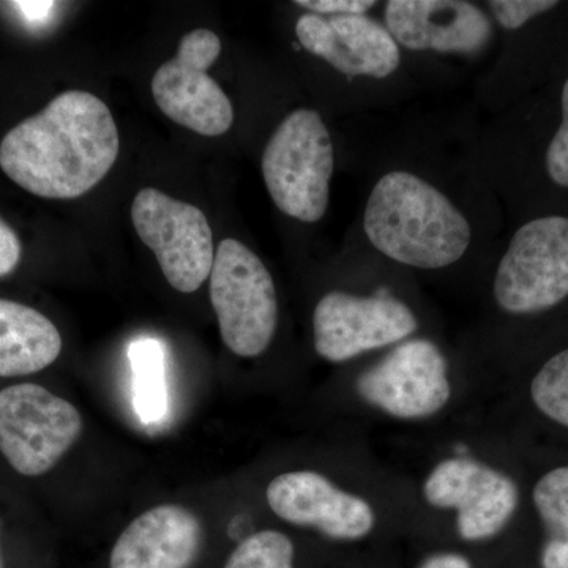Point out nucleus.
Returning <instances> with one entry per match:
<instances>
[{
    "mask_svg": "<svg viewBox=\"0 0 568 568\" xmlns=\"http://www.w3.org/2000/svg\"><path fill=\"white\" fill-rule=\"evenodd\" d=\"M119 149L110 108L93 93L67 91L3 136L0 168L36 196L74 200L106 178Z\"/></svg>",
    "mask_w": 568,
    "mask_h": 568,
    "instance_id": "f257e3e1",
    "label": "nucleus"
},
{
    "mask_svg": "<svg viewBox=\"0 0 568 568\" xmlns=\"http://www.w3.org/2000/svg\"><path fill=\"white\" fill-rule=\"evenodd\" d=\"M364 230L388 260L424 271L457 263L473 239L457 205L409 171H392L377 181L366 201Z\"/></svg>",
    "mask_w": 568,
    "mask_h": 568,
    "instance_id": "f03ea898",
    "label": "nucleus"
},
{
    "mask_svg": "<svg viewBox=\"0 0 568 568\" xmlns=\"http://www.w3.org/2000/svg\"><path fill=\"white\" fill-rule=\"evenodd\" d=\"M261 168L267 192L284 215L320 222L327 212L335 168L334 142L320 112H291L265 145Z\"/></svg>",
    "mask_w": 568,
    "mask_h": 568,
    "instance_id": "7ed1b4c3",
    "label": "nucleus"
},
{
    "mask_svg": "<svg viewBox=\"0 0 568 568\" xmlns=\"http://www.w3.org/2000/svg\"><path fill=\"white\" fill-rule=\"evenodd\" d=\"M211 302L227 349L239 357L267 351L278 324L274 278L242 242L224 239L211 272Z\"/></svg>",
    "mask_w": 568,
    "mask_h": 568,
    "instance_id": "20e7f679",
    "label": "nucleus"
},
{
    "mask_svg": "<svg viewBox=\"0 0 568 568\" xmlns=\"http://www.w3.org/2000/svg\"><path fill=\"white\" fill-rule=\"evenodd\" d=\"M493 293L510 315L547 312L566 301L567 216H541L519 227L497 267Z\"/></svg>",
    "mask_w": 568,
    "mask_h": 568,
    "instance_id": "39448f33",
    "label": "nucleus"
},
{
    "mask_svg": "<svg viewBox=\"0 0 568 568\" xmlns=\"http://www.w3.org/2000/svg\"><path fill=\"white\" fill-rule=\"evenodd\" d=\"M77 407L37 384L0 390V454L18 474L50 473L82 433Z\"/></svg>",
    "mask_w": 568,
    "mask_h": 568,
    "instance_id": "423d86ee",
    "label": "nucleus"
},
{
    "mask_svg": "<svg viewBox=\"0 0 568 568\" xmlns=\"http://www.w3.org/2000/svg\"><path fill=\"white\" fill-rule=\"evenodd\" d=\"M132 222L175 291L192 294L203 286L215 254L212 227L201 209L144 189L134 196Z\"/></svg>",
    "mask_w": 568,
    "mask_h": 568,
    "instance_id": "0eeeda50",
    "label": "nucleus"
},
{
    "mask_svg": "<svg viewBox=\"0 0 568 568\" xmlns=\"http://www.w3.org/2000/svg\"><path fill=\"white\" fill-rule=\"evenodd\" d=\"M222 41L209 29L185 33L178 54L152 78V95L171 121L203 136H222L234 123V108L207 70L219 59Z\"/></svg>",
    "mask_w": 568,
    "mask_h": 568,
    "instance_id": "6e6552de",
    "label": "nucleus"
},
{
    "mask_svg": "<svg viewBox=\"0 0 568 568\" xmlns=\"http://www.w3.org/2000/svg\"><path fill=\"white\" fill-rule=\"evenodd\" d=\"M418 328L413 310L394 295H354L332 291L313 313L316 353L342 364L381 347L396 345Z\"/></svg>",
    "mask_w": 568,
    "mask_h": 568,
    "instance_id": "1a4fd4ad",
    "label": "nucleus"
},
{
    "mask_svg": "<svg viewBox=\"0 0 568 568\" xmlns=\"http://www.w3.org/2000/svg\"><path fill=\"white\" fill-rule=\"evenodd\" d=\"M357 392L390 417L422 420L436 416L452 396L446 357L429 339H407L358 377Z\"/></svg>",
    "mask_w": 568,
    "mask_h": 568,
    "instance_id": "9d476101",
    "label": "nucleus"
},
{
    "mask_svg": "<svg viewBox=\"0 0 568 568\" xmlns=\"http://www.w3.org/2000/svg\"><path fill=\"white\" fill-rule=\"evenodd\" d=\"M426 503L457 510V529L467 541L497 536L519 504L517 484L506 474L470 458H448L426 477Z\"/></svg>",
    "mask_w": 568,
    "mask_h": 568,
    "instance_id": "9b49d317",
    "label": "nucleus"
},
{
    "mask_svg": "<svg viewBox=\"0 0 568 568\" xmlns=\"http://www.w3.org/2000/svg\"><path fill=\"white\" fill-rule=\"evenodd\" d=\"M265 497L283 521L320 530L334 540H361L375 529V508L368 500L313 470L280 474Z\"/></svg>",
    "mask_w": 568,
    "mask_h": 568,
    "instance_id": "f8f14e48",
    "label": "nucleus"
},
{
    "mask_svg": "<svg viewBox=\"0 0 568 568\" xmlns=\"http://www.w3.org/2000/svg\"><path fill=\"white\" fill-rule=\"evenodd\" d=\"M387 31L409 51L477 54L493 39L487 14L465 0H392Z\"/></svg>",
    "mask_w": 568,
    "mask_h": 568,
    "instance_id": "ddd939ff",
    "label": "nucleus"
},
{
    "mask_svg": "<svg viewBox=\"0 0 568 568\" xmlns=\"http://www.w3.org/2000/svg\"><path fill=\"white\" fill-rule=\"evenodd\" d=\"M302 47L346 77L375 80L394 74L402 62L398 43L379 22L362 17L302 14L295 24Z\"/></svg>",
    "mask_w": 568,
    "mask_h": 568,
    "instance_id": "4468645a",
    "label": "nucleus"
},
{
    "mask_svg": "<svg viewBox=\"0 0 568 568\" xmlns=\"http://www.w3.org/2000/svg\"><path fill=\"white\" fill-rule=\"evenodd\" d=\"M203 545V526L175 504L133 519L111 551L110 568H190Z\"/></svg>",
    "mask_w": 568,
    "mask_h": 568,
    "instance_id": "2eb2a0df",
    "label": "nucleus"
},
{
    "mask_svg": "<svg viewBox=\"0 0 568 568\" xmlns=\"http://www.w3.org/2000/svg\"><path fill=\"white\" fill-rule=\"evenodd\" d=\"M62 353L58 327L31 306L0 298V377L33 375Z\"/></svg>",
    "mask_w": 568,
    "mask_h": 568,
    "instance_id": "dca6fc26",
    "label": "nucleus"
},
{
    "mask_svg": "<svg viewBox=\"0 0 568 568\" xmlns=\"http://www.w3.org/2000/svg\"><path fill=\"white\" fill-rule=\"evenodd\" d=\"M534 506L547 541L541 549V568H568V466L556 467L534 487Z\"/></svg>",
    "mask_w": 568,
    "mask_h": 568,
    "instance_id": "f3484780",
    "label": "nucleus"
},
{
    "mask_svg": "<svg viewBox=\"0 0 568 568\" xmlns=\"http://www.w3.org/2000/svg\"><path fill=\"white\" fill-rule=\"evenodd\" d=\"M133 369L134 407L144 424L162 420L168 409L164 349L155 338H141L129 349Z\"/></svg>",
    "mask_w": 568,
    "mask_h": 568,
    "instance_id": "a211bd4d",
    "label": "nucleus"
},
{
    "mask_svg": "<svg viewBox=\"0 0 568 568\" xmlns=\"http://www.w3.org/2000/svg\"><path fill=\"white\" fill-rule=\"evenodd\" d=\"M530 396L545 417L568 428V347L538 369L530 383Z\"/></svg>",
    "mask_w": 568,
    "mask_h": 568,
    "instance_id": "6ab92c4d",
    "label": "nucleus"
},
{
    "mask_svg": "<svg viewBox=\"0 0 568 568\" xmlns=\"http://www.w3.org/2000/svg\"><path fill=\"white\" fill-rule=\"evenodd\" d=\"M224 568H294V545L280 530H261L245 538Z\"/></svg>",
    "mask_w": 568,
    "mask_h": 568,
    "instance_id": "aec40b11",
    "label": "nucleus"
},
{
    "mask_svg": "<svg viewBox=\"0 0 568 568\" xmlns=\"http://www.w3.org/2000/svg\"><path fill=\"white\" fill-rule=\"evenodd\" d=\"M488 6L503 28L517 31L538 14L556 9L559 3L556 0H493Z\"/></svg>",
    "mask_w": 568,
    "mask_h": 568,
    "instance_id": "412c9836",
    "label": "nucleus"
},
{
    "mask_svg": "<svg viewBox=\"0 0 568 568\" xmlns=\"http://www.w3.org/2000/svg\"><path fill=\"white\" fill-rule=\"evenodd\" d=\"M560 108H562V122L549 142L545 164H547L549 179L556 185L568 189V80L564 84Z\"/></svg>",
    "mask_w": 568,
    "mask_h": 568,
    "instance_id": "4be33fe9",
    "label": "nucleus"
},
{
    "mask_svg": "<svg viewBox=\"0 0 568 568\" xmlns=\"http://www.w3.org/2000/svg\"><path fill=\"white\" fill-rule=\"evenodd\" d=\"M294 3L320 17H362L376 6L373 0H297Z\"/></svg>",
    "mask_w": 568,
    "mask_h": 568,
    "instance_id": "5701e85b",
    "label": "nucleus"
},
{
    "mask_svg": "<svg viewBox=\"0 0 568 568\" xmlns=\"http://www.w3.org/2000/svg\"><path fill=\"white\" fill-rule=\"evenodd\" d=\"M22 246L17 233L0 219V276L11 274L20 264Z\"/></svg>",
    "mask_w": 568,
    "mask_h": 568,
    "instance_id": "b1692460",
    "label": "nucleus"
},
{
    "mask_svg": "<svg viewBox=\"0 0 568 568\" xmlns=\"http://www.w3.org/2000/svg\"><path fill=\"white\" fill-rule=\"evenodd\" d=\"M11 7L14 10L20 11L22 17L33 24H40L50 18L52 9H54V2H11Z\"/></svg>",
    "mask_w": 568,
    "mask_h": 568,
    "instance_id": "393cba45",
    "label": "nucleus"
},
{
    "mask_svg": "<svg viewBox=\"0 0 568 568\" xmlns=\"http://www.w3.org/2000/svg\"><path fill=\"white\" fill-rule=\"evenodd\" d=\"M420 568H473L469 560L463 556L446 552V555H436L426 560Z\"/></svg>",
    "mask_w": 568,
    "mask_h": 568,
    "instance_id": "a878e982",
    "label": "nucleus"
},
{
    "mask_svg": "<svg viewBox=\"0 0 568 568\" xmlns=\"http://www.w3.org/2000/svg\"><path fill=\"white\" fill-rule=\"evenodd\" d=\"M0 568H2V560H0Z\"/></svg>",
    "mask_w": 568,
    "mask_h": 568,
    "instance_id": "bb28decb",
    "label": "nucleus"
}]
</instances>
